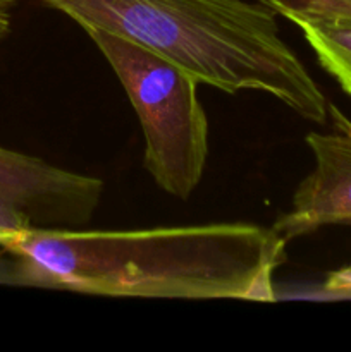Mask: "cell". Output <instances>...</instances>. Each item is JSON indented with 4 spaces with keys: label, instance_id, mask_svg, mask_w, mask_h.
<instances>
[{
    "label": "cell",
    "instance_id": "obj_5",
    "mask_svg": "<svg viewBox=\"0 0 351 352\" xmlns=\"http://www.w3.org/2000/svg\"><path fill=\"white\" fill-rule=\"evenodd\" d=\"M329 119L330 133L305 138L315 164L272 226L288 243L327 226H351V119L334 103Z\"/></svg>",
    "mask_w": 351,
    "mask_h": 352
},
{
    "label": "cell",
    "instance_id": "obj_1",
    "mask_svg": "<svg viewBox=\"0 0 351 352\" xmlns=\"http://www.w3.org/2000/svg\"><path fill=\"white\" fill-rule=\"evenodd\" d=\"M288 241L248 222L131 230L26 229L0 236L16 280L34 287L140 299L277 301Z\"/></svg>",
    "mask_w": 351,
    "mask_h": 352
},
{
    "label": "cell",
    "instance_id": "obj_8",
    "mask_svg": "<svg viewBox=\"0 0 351 352\" xmlns=\"http://www.w3.org/2000/svg\"><path fill=\"white\" fill-rule=\"evenodd\" d=\"M9 3L0 2V40H2V36L9 30Z\"/></svg>",
    "mask_w": 351,
    "mask_h": 352
},
{
    "label": "cell",
    "instance_id": "obj_9",
    "mask_svg": "<svg viewBox=\"0 0 351 352\" xmlns=\"http://www.w3.org/2000/svg\"><path fill=\"white\" fill-rule=\"evenodd\" d=\"M0 2H6V3H9V6H12L14 0H0Z\"/></svg>",
    "mask_w": 351,
    "mask_h": 352
},
{
    "label": "cell",
    "instance_id": "obj_4",
    "mask_svg": "<svg viewBox=\"0 0 351 352\" xmlns=\"http://www.w3.org/2000/svg\"><path fill=\"white\" fill-rule=\"evenodd\" d=\"M103 188L102 179L0 146V236L36 227L86 226L98 208Z\"/></svg>",
    "mask_w": 351,
    "mask_h": 352
},
{
    "label": "cell",
    "instance_id": "obj_6",
    "mask_svg": "<svg viewBox=\"0 0 351 352\" xmlns=\"http://www.w3.org/2000/svg\"><path fill=\"white\" fill-rule=\"evenodd\" d=\"M295 26L299 28L323 71L351 96V21H298Z\"/></svg>",
    "mask_w": 351,
    "mask_h": 352
},
{
    "label": "cell",
    "instance_id": "obj_7",
    "mask_svg": "<svg viewBox=\"0 0 351 352\" xmlns=\"http://www.w3.org/2000/svg\"><path fill=\"white\" fill-rule=\"evenodd\" d=\"M289 23L351 21V0H257Z\"/></svg>",
    "mask_w": 351,
    "mask_h": 352
},
{
    "label": "cell",
    "instance_id": "obj_3",
    "mask_svg": "<svg viewBox=\"0 0 351 352\" xmlns=\"http://www.w3.org/2000/svg\"><path fill=\"white\" fill-rule=\"evenodd\" d=\"M123 85L145 138L143 165L167 195L188 199L209 157V120L193 76L103 30H85Z\"/></svg>",
    "mask_w": 351,
    "mask_h": 352
},
{
    "label": "cell",
    "instance_id": "obj_2",
    "mask_svg": "<svg viewBox=\"0 0 351 352\" xmlns=\"http://www.w3.org/2000/svg\"><path fill=\"white\" fill-rule=\"evenodd\" d=\"M83 30L123 36L224 93L262 91L323 126L329 102L281 38L277 14L248 0H41Z\"/></svg>",
    "mask_w": 351,
    "mask_h": 352
}]
</instances>
